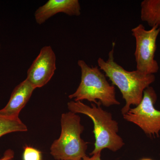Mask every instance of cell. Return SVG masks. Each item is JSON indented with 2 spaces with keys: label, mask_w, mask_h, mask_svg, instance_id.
Instances as JSON below:
<instances>
[{
  "label": "cell",
  "mask_w": 160,
  "mask_h": 160,
  "mask_svg": "<svg viewBox=\"0 0 160 160\" xmlns=\"http://www.w3.org/2000/svg\"><path fill=\"white\" fill-rule=\"evenodd\" d=\"M115 44L109 53L106 61L99 58L98 66L105 73L113 86H117L122 93L126 105L122 108V115L126 113L132 105L137 106L142 99L144 90L154 82V74H146L138 71H128L114 61V51Z\"/></svg>",
  "instance_id": "cell-1"
},
{
  "label": "cell",
  "mask_w": 160,
  "mask_h": 160,
  "mask_svg": "<svg viewBox=\"0 0 160 160\" xmlns=\"http://www.w3.org/2000/svg\"><path fill=\"white\" fill-rule=\"evenodd\" d=\"M67 107L69 111L86 115L93 122L95 142L94 149L90 155L102 152L105 149L116 152L125 145L122 139L118 134V123L112 119L111 113L102 109L101 105L91 103L89 106L81 101H72L67 103Z\"/></svg>",
  "instance_id": "cell-2"
},
{
  "label": "cell",
  "mask_w": 160,
  "mask_h": 160,
  "mask_svg": "<svg viewBox=\"0 0 160 160\" xmlns=\"http://www.w3.org/2000/svg\"><path fill=\"white\" fill-rule=\"evenodd\" d=\"M78 65L81 70V82L74 93L69 96L70 99L75 102L86 100L106 107L120 105L114 86L109 84L98 66H89L82 60L78 61Z\"/></svg>",
  "instance_id": "cell-3"
},
{
  "label": "cell",
  "mask_w": 160,
  "mask_h": 160,
  "mask_svg": "<svg viewBox=\"0 0 160 160\" xmlns=\"http://www.w3.org/2000/svg\"><path fill=\"white\" fill-rule=\"evenodd\" d=\"M61 132L50 148V153L56 160H82L87 156L88 142L81 138L84 127L81 118L69 111L61 118Z\"/></svg>",
  "instance_id": "cell-4"
},
{
  "label": "cell",
  "mask_w": 160,
  "mask_h": 160,
  "mask_svg": "<svg viewBox=\"0 0 160 160\" xmlns=\"http://www.w3.org/2000/svg\"><path fill=\"white\" fill-rule=\"evenodd\" d=\"M132 34L136 41L134 52L136 70L146 74H154L158 71V64L155 59L157 40L160 32L158 26L146 30L142 24L132 29Z\"/></svg>",
  "instance_id": "cell-5"
},
{
  "label": "cell",
  "mask_w": 160,
  "mask_h": 160,
  "mask_svg": "<svg viewBox=\"0 0 160 160\" xmlns=\"http://www.w3.org/2000/svg\"><path fill=\"white\" fill-rule=\"evenodd\" d=\"M157 95L152 87L145 89L142 99L135 108L123 115L124 119L134 123L149 136H158L160 131V110L155 108Z\"/></svg>",
  "instance_id": "cell-6"
},
{
  "label": "cell",
  "mask_w": 160,
  "mask_h": 160,
  "mask_svg": "<svg viewBox=\"0 0 160 160\" xmlns=\"http://www.w3.org/2000/svg\"><path fill=\"white\" fill-rule=\"evenodd\" d=\"M56 69V56L50 46L41 49L37 57L27 71L26 79L36 89L46 85Z\"/></svg>",
  "instance_id": "cell-7"
},
{
  "label": "cell",
  "mask_w": 160,
  "mask_h": 160,
  "mask_svg": "<svg viewBox=\"0 0 160 160\" xmlns=\"http://www.w3.org/2000/svg\"><path fill=\"white\" fill-rule=\"evenodd\" d=\"M81 10L78 0H49L37 9L34 17L36 22L41 25L58 13L79 16L81 15Z\"/></svg>",
  "instance_id": "cell-8"
},
{
  "label": "cell",
  "mask_w": 160,
  "mask_h": 160,
  "mask_svg": "<svg viewBox=\"0 0 160 160\" xmlns=\"http://www.w3.org/2000/svg\"><path fill=\"white\" fill-rule=\"evenodd\" d=\"M36 88L26 79L15 87L7 105L0 109V115L6 117L19 118Z\"/></svg>",
  "instance_id": "cell-9"
},
{
  "label": "cell",
  "mask_w": 160,
  "mask_h": 160,
  "mask_svg": "<svg viewBox=\"0 0 160 160\" xmlns=\"http://www.w3.org/2000/svg\"><path fill=\"white\" fill-rule=\"evenodd\" d=\"M141 18L150 27L160 28V0H144L141 3Z\"/></svg>",
  "instance_id": "cell-10"
},
{
  "label": "cell",
  "mask_w": 160,
  "mask_h": 160,
  "mask_svg": "<svg viewBox=\"0 0 160 160\" xmlns=\"http://www.w3.org/2000/svg\"><path fill=\"white\" fill-rule=\"evenodd\" d=\"M27 126L19 118L6 117L0 115V138L12 132H26Z\"/></svg>",
  "instance_id": "cell-11"
},
{
  "label": "cell",
  "mask_w": 160,
  "mask_h": 160,
  "mask_svg": "<svg viewBox=\"0 0 160 160\" xmlns=\"http://www.w3.org/2000/svg\"><path fill=\"white\" fill-rule=\"evenodd\" d=\"M23 160H42V152L38 149L28 146L24 147Z\"/></svg>",
  "instance_id": "cell-12"
},
{
  "label": "cell",
  "mask_w": 160,
  "mask_h": 160,
  "mask_svg": "<svg viewBox=\"0 0 160 160\" xmlns=\"http://www.w3.org/2000/svg\"><path fill=\"white\" fill-rule=\"evenodd\" d=\"M14 157V152L12 149H8L4 152L2 157L0 160H7L9 159L13 158Z\"/></svg>",
  "instance_id": "cell-13"
},
{
  "label": "cell",
  "mask_w": 160,
  "mask_h": 160,
  "mask_svg": "<svg viewBox=\"0 0 160 160\" xmlns=\"http://www.w3.org/2000/svg\"><path fill=\"white\" fill-rule=\"evenodd\" d=\"M91 157L86 156L82 160H102L101 159V152H98L91 155Z\"/></svg>",
  "instance_id": "cell-14"
},
{
  "label": "cell",
  "mask_w": 160,
  "mask_h": 160,
  "mask_svg": "<svg viewBox=\"0 0 160 160\" xmlns=\"http://www.w3.org/2000/svg\"><path fill=\"white\" fill-rule=\"evenodd\" d=\"M140 160H153L150 158H143Z\"/></svg>",
  "instance_id": "cell-15"
},
{
  "label": "cell",
  "mask_w": 160,
  "mask_h": 160,
  "mask_svg": "<svg viewBox=\"0 0 160 160\" xmlns=\"http://www.w3.org/2000/svg\"><path fill=\"white\" fill-rule=\"evenodd\" d=\"M13 158L9 159H8V160H13Z\"/></svg>",
  "instance_id": "cell-16"
},
{
  "label": "cell",
  "mask_w": 160,
  "mask_h": 160,
  "mask_svg": "<svg viewBox=\"0 0 160 160\" xmlns=\"http://www.w3.org/2000/svg\"><path fill=\"white\" fill-rule=\"evenodd\" d=\"M0 47H1V45H0Z\"/></svg>",
  "instance_id": "cell-17"
}]
</instances>
